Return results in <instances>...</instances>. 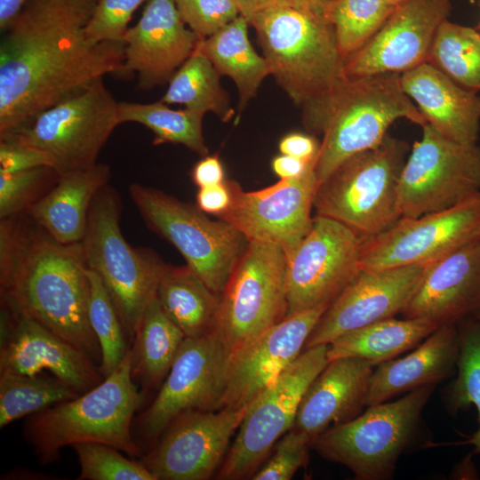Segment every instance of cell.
<instances>
[{"label": "cell", "mask_w": 480, "mask_h": 480, "mask_svg": "<svg viewBox=\"0 0 480 480\" xmlns=\"http://www.w3.org/2000/svg\"><path fill=\"white\" fill-rule=\"evenodd\" d=\"M98 0H28L0 41V137L106 75L119 76L124 42L91 43Z\"/></svg>", "instance_id": "1"}, {"label": "cell", "mask_w": 480, "mask_h": 480, "mask_svg": "<svg viewBox=\"0 0 480 480\" xmlns=\"http://www.w3.org/2000/svg\"><path fill=\"white\" fill-rule=\"evenodd\" d=\"M0 220L2 300L86 353L101 352L89 320L90 279L82 244L53 239L29 217Z\"/></svg>", "instance_id": "2"}, {"label": "cell", "mask_w": 480, "mask_h": 480, "mask_svg": "<svg viewBox=\"0 0 480 480\" xmlns=\"http://www.w3.org/2000/svg\"><path fill=\"white\" fill-rule=\"evenodd\" d=\"M302 110L307 131L323 135L314 166L318 185L350 156L379 146L395 121L427 124L404 92L400 73L346 76Z\"/></svg>", "instance_id": "3"}, {"label": "cell", "mask_w": 480, "mask_h": 480, "mask_svg": "<svg viewBox=\"0 0 480 480\" xmlns=\"http://www.w3.org/2000/svg\"><path fill=\"white\" fill-rule=\"evenodd\" d=\"M144 392L132 374L131 346L121 364L93 388L28 416L24 437L42 464L54 462L65 446L98 443L141 456L132 422Z\"/></svg>", "instance_id": "4"}, {"label": "cell", "mask_w": 480, "mask_h": 480, "mask_svg": "<svg viewBox=\"0 0 480 480\" xmlns=\"http://www.w3.org/2000/svg\"><path fill=\"white\" fill-rule=\"evenodd\" d=\"M276 83L303 108L329 93L346 76V60L332 23L289 5L267 8L249 22Z\"/></svg>", "instance_id": "5"}, {"label": "cell", "mask_w": 480, "mask_h": 480, "mask_svg": "<svg viewBox=\"0 0 480 480\" xmlns=\"http://www.w3.org/2000/svg\"><path fill=\"white\" fill-rule=\"evenodd\" d=\"M405 140L388 134L372 149L340 164L316 188V215L333 219L364 239L379 235L400 218L399 177L409 152Z\"/></svg>", "instance_id": "6"}, {"label": "cell", "mask_w": 480, "mask_h": 480, "mask_svg": "<svg viewBox=\"0 0 480 480\" xmlns=\"http://www.w3.org/2000/svg\"><path fill=\"white\" fill-rule=\"evenodd\" d=\"M121 199L108 184L94 196L81 241L87 268L106 287L132 341L164 262L153 251L131 246L120 229Z\"/></svg>", "instance_id": "7"}, {"label": "cell", "mask_w": 480, "mask_h": 480, "mask_svg": "<svg viewBox=\"0 0 480 480\" xmlns=\"http://www.w3.org/2000/svg\"><path fill=\"white\" fill-rule=\"evenodd\" d=\"M435 386L426 385L393 402L370 405L353 420L321 433L311 447L325 460L347 467L357 479H388L412 441Z\"/></svg>", "instance_id": "8"}, {"label": "cell", "mask_w": 480, "mask_h": 480, "mask_svg": "<svg viewBox=\"0 0 480 480\" xmlns=\"http://www.w3.org/2000/svg\"><path fill=\"white\" fill-rule=\"evenodd\" d=\"M129 194L146 226L172 244L186 265L220 295L248 244L244 236L156 188L132 183Z\"/></svg>", "instance_id": "9"}, {"label": "cell", "mask_w": 480, "mask_h": 480, "mask_svg": "<svg viewBox=\"0 0 480 480\" xmlns=\"http://www.w3.org/2000/svg\"><path fill=\"white\" fill-rule=\"evenodd\" d=\"M118 104L99 79L0 140H11L47 153L59 175L84 170L97 164L100 150L121 124Z\"/></svg>", "instance_id": "10"}, {"label": "cell", "mask_w": 480, "mask_h": 480, "mask_svg": "<svg viewBox=\"0 0 480 480\" xmlns=\"http://www.w3.org/2000/svg\"><path fill=\"white\" fill-rule=\"evenodd\" d=\"M286 273L280 246L248 242L219 295L212 332L230 355L286 316Z\"/></svg>", "instance_id": "11"}, {"label": "cell", "mask_w": 480, "mask_h": 480, "mask_svg": "<svg viewBox=\"0 0 480 480\" xmlns=\"http://www.w3.org/2000/svg\"><path fill=\"white\" fill-rule=\"evenodd\" d=\"M328 345L303 350L300 356L248 406L234 442L216 476L251 479L276 443L293 427L307 388L328 364Z\"/></svg>", "instance_id": "12"}, {"label": "cell", "mask_w": 480, "mask_h": 480, "mask_svg": "<svg viewBox=\"0 0 480 480\" xmlns=\"http://www.w3.org/2000/svg\"><path fill=\"white\" fill-rule=\"evenodd\" d=\"M402 169L397 201L401 217L416 218L455 206L480 194V148L422 126Z\"/></svg>", "instance_id": "13"}, {"label": "cell", "mask_w": 480, "mask_h": 480, "mask_svg": "<svg viewBox=\"0 0 480 480\" xmlns=\"http://www.w3.org/2000/svg\"><path fill=\"white\" fill-rule=\"evenodd\" d=\"M229 356L214 332L186 338L154 401L137 417V435L152 446L180 413L221 409Z\"/></svg>", "instance_id": "14"}, {"label": "cell", "mask_w": 480, "mask_h": 480, "mask_svg": "<svg viewBox=\"0 0 480 480\" xmlns=\"http://www.w3.org/2000/svg\"><path fill=\"white\" fill-rule=\"evenodd\" d=\"M364 240L333 219L314 217L308 233L287 256L286 316L331 304L360 272Z\"/></svg>", "instance_id": "15"}, {"label": "cell", "mask_w": 480, "mask_h": 480, "mask_svg": "<svg viewBox=\"0 0 480 480\" xmlns=\"http://www.w3.org/2000/svg\"><path fill=\"white\" fill-rule=\"evenodd\" d=\"M480 235V194L451 208L416 218L401 217L364 240L361 270L428 265Z\"/></svg>", "instance_id": "16"}, {"label": "cell", "mask_w": 480, "mask_h": 480, "mask_svg": "<svg viewBox=\"0 0 480 480\" xmlns=\"http://www.w3.org/2000/svg\"><path fill=\"white\" fill-rule=\"evenodd\" d=\"M248 406L180 413L140 461L156 480L210 479L218 471Z\"/></svg>", "instance_id": "17"}, {"label": "cell", "mask_w": 480, "mask_h": 480, "mask_svg": "<svg viewBox=\"0 0 480 480\" xmlns=\"http://www.w3.org/2000/svg\"><path fill=\"white\" fill-rule=\"evenodd\" d=\"M231 203L217 216L231 224L248 242L280 246L289 256L308 233L318 182L314 166L299 178L279 180L254 191H244L235 180H227Z\"/></svg>", "instance_id": "18"}, {"label": "cell", "mask_w": 480, "mask_h": 480, "mask_svg": "<svg viewBox=\"0 0 480 480\" xmlns=\"http://www.w3.org/2000/svg\"><path fill=\"white\" fill-rule=\"evenodd\" d=\"M2 301L0 373L47 371L79 394L103 380L100 366L86 353Z\"/></svg>", "instance_id": "19"}, {"label": "cell", "mask_w": 480, "mask_h": 480, "mask_svg": "<svg viewBox=\"0 0 480 480\" xmlns=\"http://www.w3.org/2000/svg\"><path fill=\"white\" fill-rule=\"evenodd\" d=\"M330 304L285 316L230 355L222 408L248 406L303 352Z\"/></svg>", "instance_id": "20"}, {"label": "cell", "mask_w": 480, "mask_h": 480, "mask_svg": "<svg viewBox=\"0 0 480 480\" xmlns=\"http://www.w3.org/2000/svg\"><path fill=\"white\" fill-rule=\"evenodd\" d=\"M425 268L360 270L323 313L304 349L328 345L348 332L402 314Z\"/></svg>", "instance_id": "21"}, {"label": "cell", "mask_w": 480, "mask_h": 480, "mask_svg": "<svg viewBox=\"0 0 480 480\" xmlns=\"http://www.w3.org/2000/svg\"><path fill=\"white\" fill-rule=\"evenodd\" d=\"M451 9V0L399 4L377 34L346 60L345 76L401 74L428 62L436 34Z\"/></svg>", "instance_id": "22"}, {"label": "cell", "mask_w": 480, "mask_h": 480, "mask_svg": "<svg viewBox=\"0 0 480 480\" xmlns=\"http://www.w3.org/2000/svg\"><path fill=\"white\" fill-rule=\"evenodd\" d=\"M185 25L173 0H148L138 22L124 36L119 76L136 74L143 90L169 82L200 40Z\"/></svg>", "instance_id": "23"}, {"label": "cell", "mask_w": 480, "mask_h": 480, "mask_svg": "<svg viewBox=\"0 0 480 480\" xmlns=\"http://www.w3.org/2000/svg\"><path fill=\"white\" fill-rule=\"evenodd\" d=\"M480 312L479 236L426 265L402 312L404 318H427L455 324Z\"/></svg>", "instance_id": "24"}, {"label": "cell", "mask_w": 480, "mask_h": 480, "mask_svg": "<svg viewBox=\"0 0 480 480\" xmlns=\"http://www.w3.org/2000/svg\"><path fill=\"white\" fill-rule=\"evenodd\" d=\"M372 364L358 357L328 362L307 388L292 429L311 441L330 428L353 420L365 405Z\"/></svg>", "instance_id": "25"}, {"label": "cell", "mask_w": 480, "mask_h": 480, "mask_svg": "<svg viewBox=\"0 0 480 480\" xmlns=\"http://www.w3.org/2000/svg\"><path fill=\"white\" fill-rule=\"evenodd\" d=\"M404 92L444 137L476 144L480 127V96L456 84L428 62L400 74Z\"/></svg>", "instance_id": "26"}, {"label": "cell", "mask_w": 480, "mask_h": 480, "mask_svg": "<svg viewBox=\"0 0 480 480\" xmlns=\"http://www.w3.org/2000/svg\"><path fill=\"white\" fill-rule=\"evenodd\" d=\"M458 324L440 325L408 355L384 362L373 370L365 405L385 403L426 385H436L457 370Z\"/></svg>", "instance_id": "27"}, {"label": "cell", "mask_w": 480, "mask_h": 480, "mask_svg": "<svg viewBox=\"0 0 480 480\" xmlns=\"http://www.w3.org/2000/svg\"><path fill=\"white\" fill-rule=\"evenodd\" d=\"M109 179V166L100 163L60 175L54 186L26 214L59 243H80L92 200Z\"/></svg>", "instance_id": "28"}, {"label": "cell", "mask_w": 480, "mask_h": 480, "mask_svg": "<svg viewBox=\"0 0 480 480\" xmlns=\"http://www.w3.org/2000/svg\"><path fill=\"white\" fill-rule=\"evenodd\" d=\"M441 324L427 318L395 317L348 332L328 344V362L358 357L373 366L413 349Z\"/></svg>", "instance_id": "29"}, {"label": "cell", "mask_w": 480, "mask_h": 480, "mask_svg": "<svg viewBox=\"0 0 480 480\" xmlns=\"http://www.w3.org/2000/svg\"><path fill=\"white\" fill-rule=\"evenodd\" d=\"M156 298L186 338H199L213 332L220 297L188 266L164 262Z\"/></svg>", "instance_id": "30"}, {"label": "cell", "mask_w": 480, "mask_h": 480, "mask_svg": "<svg viewBox=\"0 0 480 480\" xmlns=\"http://www.w3.org/2000/svg\"><path fill=\"white\" fill-rule=\"evenodd\" d=\"M247 20L239 15L212 36L199 40L197 48L209 59L220 76L236 85L243 110L256 96L262 81L271 75L264 58L257 53L248 36Z\"/></svg>", "instance_id": "31"}, {"label": "cell", "mask_w": 480, "mask_h": 480, "mask_svg": "<svg viewBox=\"0 0 480 480\" xmlns=\"http://www.w3.org/2000/svg\"><path fill=\"white\" fill-rule=\"evenodd\" d=\"M186 339L163 310L156 293L149 301L135 332L132 374L145 389L162 385Z\"/></svg>", "instance_id": "32"}, {"label": "cell", "mask_w": 480, "mask_h": 480, "mask_svg": "<svg viewBox=\"0 0 480 480\" xmlns=\"http://www.w3.org/2000/svg\"><path fill=\"white\" fill-rule=\"evenodd\" d=\"M220 77L212 63L196 46L172 75L160 100L167 105L180 104L187 108L212 112L222 122H228L235 111Z\"/></svg>", "instance_id": "33"}, {"label": "cell", "mask_w": 480, "mask_h": 480, "mask_svg": "<svg viewBox=\"0 0 480 480\" xmlns=\"http://www.w3.org/2000/svg\"><path fill=\"white\" fill-rule=\"evenodd\" d=\"M204 112L190 108L175 110L159 100L153 103L119 102L120 124L133 122L149 129L155 145L180 144L198 155H208L203 134Z\"/></svg>", "instance_id": "34"}, {"label": "cell", "mask_w": 480, "mask_h": 480, "mask_svg": "<svg viewBox=\"0 0 480 480\" xmlns=\"http://www.w3.org/2000/svg\"><path fill=\"white\" fill-rule=\"evenodd\" d=\"M428 62L461 87L480 91V34L444 20L433 41Z\"/></svg>", "instance_id": "35"}, {"label": "cell", "mask_w": 480, "mask_h": 480, "mask_svg": "<svg viewBox=\"0 0 480 480\" xmlns=\"http://www.w3.org/2000/svg\"><path fill=\"white\" fill-rule=\"evenodd\" d=\"M79 395L53 375L0 373V428Z\"/></svg>", "instance_id": "36"}, {"label": "cell", "mask_w": 480, "mask_h": 480, "mask_svg": "<svg viewBox=\"0 0 480 480\" xmlns=\"http://www.w3.org/2000/svg\"><path fill=\"white\" fill-rule=\"evenodd\" d=\"M398 4L392 0H334L326 13L345 60L362 49Z\"/></svg>", "instance_id": "37"}, {"label": "cell", "mask_w": 480, "mask_h": 480, "mask_svg": "<svg viewBox=\"0 0 480 480\" xmlns=\"http://www.w3.org/2000/svg\"><path fill=\"white\" fill-rule=\"evenodd\" d=\"M460 354L457 377L448 388L447 405L452 412L473 404L477 411L478 428L466 442L480 454V320L475 317L458 324Z\"/></svg>", "instance_id": "38"}, {"label": "cell", "mask_w": 480, "mask_h": 480, "mask_svg": "<svg viewBox=\"0 0 480 480\" xmlns=\"http://www.w3.org/2000/svg\"><path fill=\"white\" fill-rule=\"evenodd\" d=\"M91 290L89 320L101 352L100 371L108 376L123 361L131 345L116 308L100 276L88 268Z\"/></svg>", "instance_id": "39"}, {"label": "cell", "mask_w": 480, "mask_h": 480, "mask_svg": "<svg viewBox=\"0 0 480 480\" xmlns=\"http://www.w3.org/2000/svg\"><path fill=\"white\" fill-rule=\"evenodd\" d=\"M71 447L80 465L78 480H156L140 460L123 456L110 445L83 443Z\"/></svg>", "instance_id": "40"}, {"label": "cell", "mask_w": 480, "mask_h": 480, "mask_svg": "<svg viewBox=\"0 0 480 480\" xmlns=\"http://www.w3.org/2000/svg\"><path fill=\"white\" fill-rule=\"evenodd\" d=\"M59 176L50 167L0 172V219L26 213L54 186L49 183Z\"/></svg>", "instance_id": "41"}, {"label": "cell", "mask_w": 480, "mask_h": 480, "mask_svg": "<svg viewBox=\"0 0 480 480\" xmlns=\"http://www.w3.org/2000/svg\"><path fill=\"white\" fill-rule=\"evenodd\" d=\"M310 437L291 429L275 444L272 453L254 473L252 480H290L308 460Z\"/></svg>", "instance_id": "42"}, {"label": "cell", "mask_w": 480, "mask_h": 480, "mask_svg": "<svg viewBox=\"0 0 480 480\" xmlns=\"http://www.w3.org/2000/svg\"><path fill=\"white\" fill-rule=\"evenodd\" d=\"M180 18L198 36L205 39L233 21L239 10L232 0H173Z\"/></svg>", "instance_id": "43"}, {"label": "cell", "mask_w": 480, "mask_h": 480, "mask_svg": "<svg viewBox=\"0 0 480 480\" xmlns=\"http://www.w3.org/2000/svg\"><path fill=\"white\" fill-rule=\"evenodd\" d=\"M148 0H98L86 26L87 39L92 44L123 42L135 11Z\"/></svg>", "instance_id": "44"}, {"label": "cell", "mask_w": 480, "mask_h": 480, "mask_svg": "<svg viewBox=\"0 0 480 480\" xmlns=\"http://www.w3.org/2000/svg\"><path fill=\"white\" fill-rule=\"evenodd\" d=\"M38 167L53 169L52 159L47 153L11 140H0V172L12 173Z\"/></svg>", "instance_id": "45"}, {"label": "cell", "mask_w": 480, "mask_h": 480, "mask_svg": "<svg viewBox=\"0 0 480 480\" xmlns=\"http://www.w3.org/2000/svg\"><path fill=\"white\" fill-rule=\"evenodd\" d=\"M231 191L228 181L200 188L196 197V205L205 213L219 216L230 205Z\"/></svg>", "instance_id": "46"}, {"label": "cell", "mask_w": 480, "mask_h": 480, "mask_svg": "<svg viewBox=\"0 0 480 480\" xmlns=\"http://www.w3.org/2000/svg\"><path fill=\"white\" fill-rule=\"evenodd\" d=\"M320 143L311 135L291 132L284 136L278 144L281 154L300 158L308 163H315Z\"/></svg>", "instance_id": "47"}, {"label": "cell", "mask_w": 480, "mask_h": 480, "mask_svg": "<svg viewBox=\"0 0 480 480\" xmlns=\"http://www.w3.org/2000/svg\"><path fill=\"white\" fill-rule=\"evenodd\" d=\"M191 180L199 188L225 181L222 163L217 155H206L195 164L190 172Z\"/></svg>", "instance_id": "48"}, {"label": "cell", "mask_w": 480, "mask_h": 480, "mask_svg": "<svg viewBox=\"0 0 480 480\" xmlns=\"http://www.w3.org/2000/svg\"><path fill=\"white\" fill-rule=\"evenodd\" d=\"M315 166V163H308L300 158L281 154L273 158L271 167L280 180L299 178L308 170Z\"/></svg>", "instance_id": "49"}, {"label": "cell", "mask_w": 480, "mask_h": 480, "mask_svg": "<svg viewBox=\"0 0 480 480\" xmlns=\"http://www.w3.org/2000/svg\"><path fill=\"white\" fill-rule=\"evenodd\" d=\"M237 6L240 15L248 22L258 12L276 5H287L284 0H232Z\"/></svg>", "instance_id": "50"}, {"label": "cell", "mask_w": 480, "mask_h": 480, "mask_svg": "<svg viewBox=\"0 0 480 480\" xmlns=\"http://www.w3.org/2000/svg\"><path fill=\"white\" fill-rule=\"evenodd\" d=\"M293 8L312 12L326 18L327 11L334 0H284Z\"/></svg>", "instance_id": "51"}, {"label": "cell", "mask_w": 480, "mask_h": 480, "mask_svg": "<svg viewBox=\"0 0 480 480\" xmlns=\"http://www.w3.org/2000/svg\"><path fill=\"white\" fill-rule=\"evenodd\" d=\"M28 0H0V29L4 30Z\"/></svg>", "instance_id": "52"}, {"label": "cell", "mask_w": 480, "mask_h": 480, "mask_svg": "<svg viewBox=\"0 0 480 480\" xmlns=\"http://www.w3.org/2000/svg\"><path fill=\"white\" fill-rule=\"evenodd\" d=\"M393 2H395L396 4H399L406 0H392Z\"/></svg>", "instance_id": "53"}, {"label": "cell", "mask_w": 480, "mask_h": 480, "mask_svg": "<svg viewBox=\"0 0 480 480\" xmlns=\"http://www.w3.org/2000/svg\"><path fill=\"white\" fill-rule=\"evenodd\" d=\"M475 318H477L480 320V312L475 316Z\"/></svg>", "instance_id": "54"}, {"label": "cell", "mask_w": 480, "mask_h": 480, "mask_svg": "<svg viewBox=\"0 0 480 480\" xmlns=\"http://www.w3.org/2000/svg\"><path fill=\"white\" fill-rule=\"evenodd\" d=\"M477 5L480 7V0H476Z\"/></svg>", "instance_id": "55"}, {"label": "cell", "mask_w": 480, "mask_h": 480, "mask_svg": "<svg viewBox=\"0 0 480 480\" xmlns=\"http://www.w3.org/2000/svg\"><path fill=\"white\" fill-rule=\"evenodd\" d=\"M479 241H480V235H479Z\"/></svg>", "instance_id": "56"}, {"label": "cell", "mask_w": 480, "mask_h": 480, "mask_svg": "<svg viewBox=\"0 0 480 480\" xmlns=\"http://www.w3.org/2000/svg\"><path fill=\"white\" fill-rule=\"evenodd\" d=\"M479 28H480V24H479Z\"/></svg>", "instance_id": "57"}]
</instances>
